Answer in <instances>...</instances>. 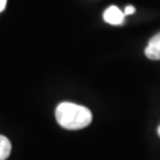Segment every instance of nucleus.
Wrapping results in <instances>:
<instances>
[{
  "mask_svg": "<svg viewBox=\"0 0 160 160\" xmlns=\"http://www.w3.org/2000/svg\"><path fill=\"white\" fill-rule=\"evenodd\" d=\"M55 114L59 126L69 131H77L86 128L90 125L92 120V112L87 107L71 102L59 103Z\"/></svg>",
  "mask_w": 160,
  "mask_h": 160,
  "instance_id": "1",
  "label": "nucleus"
},
{
  "mask_svg": "<svg viewBox=\"0 0 160 160\" xmlns=\"http://www.w3.org/2000/svg\"><path fill=\"white\" fill-rule=\"evenodd\" d=\"M103 19L106 23L110 24V25H120L123 23L125 12H122L116 6H110L103 13Z\"/></svg>",
  "mask_w": 160,
  "mask_h": 160,
  "instance_id": "2",
  "label": "nucleus"
},
{
  "mask_svg": "<svg viewBox=\"0 0 160 160\" xmlns=\"http://www.w3.org/2000/svg\"><path fill=\"white\" fill-rule=\"evenodd\" d=\"M145 55L148 59L160 61V32L149 39L148 44L145 49Z\"/></svg>",
  "mask_w": 160,
  "mask_h": 160,
  "instance_id": "3",
  "label": "nucleus"
},
{
  "mask_svg": "<svg viewBox=\"0 0 160 160\" xmlns=\"http://www.w3.org/2000/svg\"><path fill=\"white\" fill-rule=\"evenodd\" d=\"M11 142L4 135H0V160H6L11 154Z\"/></svg>",
  "mask_w": 160,
  "mask_h": 160,
  "instance_id": "4",
  "label": "nucleus"
},
{
  "mask_svg": "<svg viewBox=\"0 0 160 160\" xmlns=\"http://www.w3.org/2000/svg\"><path fill=\"white\" fill-rule=\"evenodd\" d=\"M135 12V8H134V6H127L126 8H125V16H128V14H133Z\"/></svg>",
  "mask_w": 160,
  "mask_h": 160,
  "instance_id": "5",
  "label": "nucleus"
},
{
  "mask_svg": "<svg viewBox=\"0 0 160 160\" xmlns=\"http://www.w3.org/2000/svg\"><path fill=\"white\" fill-rule=\"evenodd\" d=\"M6 1H7V0H0V12L4 11V8H5V6H6Z\"/></svg>",
  "mask_w": 160,
  "mask_h": 160,
  "instance_id": "6",
  "label": "nucleus"
},
{
  "mask_svg": "<svg viewBox=\"0 0 160 160\" xmlns=\"http://www.w3.org/2000/svg\"><path fill=\"white\" fill-rule=\"evenodd\" d=\"M158 134H159V137H160V126H159V128H158Z\"/></svg>",
  "mask_w": 160,
  "mask_h": 160,
  "instance_id": "7",
  "label": "nucleus"
}]
</instances>
